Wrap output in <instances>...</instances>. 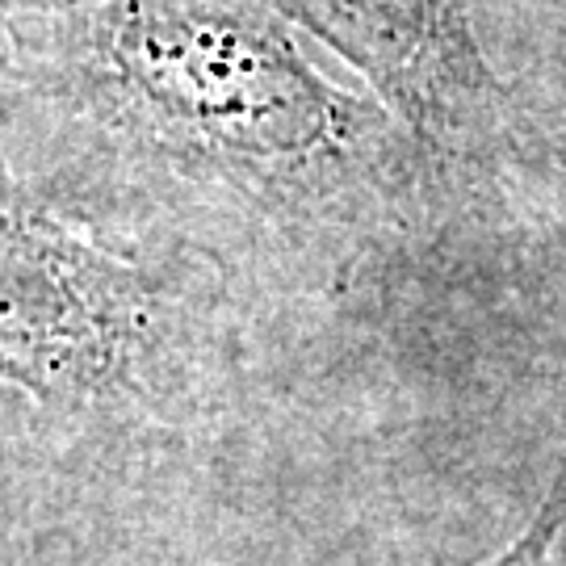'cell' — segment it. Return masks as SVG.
Listing matches in <instances>:
<instances>
[{"instance_id": "obj_1", "label": "cell", "mask_w": 566, "mask_h": 566, "mask_svg": "<svg viewBox=\"0 0 566 566\" xmlns=\"http://www.w3.org/2000/svg\"><path fill=\"white\" fill-rule=\"evenodd\" d=\"M0 114L81 210L168 252L219 219L319 235L365 177L361 114L264 0H63L0 34Z\"/></svg>"}, {"instance_id": "obj_3", "label": "cell", "mask_w": 566, "mask_h": 566, "mask_svg": "<svg viewBox=\"0 0 566 566\" xmlns=\"http://www.w3.org/2000/svg\"><path fill=\"white\" fill-rule=\"evenodd\" d=\"M563 521H566V479H558L554 495H549L546 504H542V512H537V521L525 528V537H521L512 549H504L500 558H491V563H483V566H546L549 546H554V537H558ZM437 566H446V563H437Z\"/></svg>"}, {"instance_id": "obj_4", "label": "cell", "mask_w": 566, "mask_h": 566, "mask_svg": "<svg viewBox=\"0 0 566 566\" xmlns=\"http://www.w3.org/2000/svg\"><path fill=\"white\" fill-rule=\"evenodd\" d=\"M60 4L63 0H0V34H4V30H13L18 21L42 18V13L60 9Z\"/></svg>"}, {"instance_id": "obj_2", "label": "cell", "mask_w": 566, "mask_h": 566, "mask_svg": "<svg viewBox=\"0 0 566 566\" xmlns=\"http://www.w3.org/2000/svg\"><path fill=\"white\" fill-rule=\"evenodd\" d=\"M181 264L81 210L0 114V386L55 416L151 399L181 336Z\"/></svg>"}]
</instances>
